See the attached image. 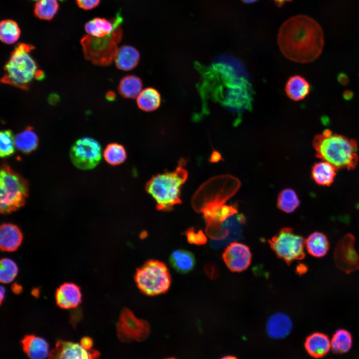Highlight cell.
<instances>
[{"label": "cell", "instance_id": "f907efd6", "mask_svg": "<svg viewBox=\"0 0 359 359\" xmlns=\"http://www.w3.org/2000/svg\"><path fill=\"white\" fill-rule=\"evenodd\" d=\"M220 359H238L234 356H228L224 357Z\"/></svg>", "mask_w": 359, "mask_h": 359}, {"label": "cell", "instance_id": "9c48e42d", "mask_svg": "<svg viewBox=\"0 0 359 359\" xmlns=\"http://www.w3.org/2000/svg\"><path fill=\"white\" fill-rule=\"evenodd\" d=\"M269 243L276 255L288 264L305 257V240L291 228H282L269 240Z\"/></svg>", "mask_w": 359, "mask_h": 359}, {"label": "cell", "instance_id": "681fc988", "mask_svg": "<svg viewBox=\"0 0 359 359\" xmlns=\"http://www.w3.org/2000/svg\"><path fill=\"white\" fill-rule=\"evenodd\" d=\"M275 2H276L277 4H281L285 2V1H287L290 0H273Z\"/></svg>", "mask_w": 359, "mask_h": 359}, {"label": "cell", "instance_id": "5bb4252c", "mask_svg": "<svg viewBox=\"0 0 359 359\" xmlns=\"http://www.w3.org/2000/svg\"><path fill=\"white\" fill-rule=\"evenodd\" d=\"M100 353L91 349L87 351L80 344L59 340L49 353V359H99Z\"/></svg>", "mask_w": 359, "mask_h": 359}, {"label": "cell", "instance_id": "4fadbf2b", "mask_svg": "<svg viewBox=\"0 0 359 359\" xmlns=\"http://www.w3.org/2000/svg\"><path fill=\"white\" fill-rule=\"evenodd\" d=\"M222 258L230 271L240 272L245 270L250 265L252 254L248 246L234 241L229 243L226 247Z\"/></svg>", "mask_w": 359, "mask_h": 359}, {"label": "cell", "instance_id": "7bdbcfd3", "mask_svg": "<svg viewBox=\"0 0 359 359\" xmlns=\"http://www.w3.org/2000/svg\"><path fill=\"white\" fill-rule=\"evenodd\" d=\"M338 80L339 82L343 85L347 84L348 82L347 76L343 73L340 74Z\"/></svg>", "mask_w": 359, "mask_h": 359}, {"label": "cell", "instance_id": "f6af8a7d", "mask_svg": "<svg viewBox=\"0 0 359 359\" xmlns=\"http://www.w3.org/2000/svg\"><path fill=\"white\" fill-rule=\"evenodd\" d=\"M0 304L2 303V302L4 301V297H5V289L4 287L1 286L0 287Z\"/></svg>", "mask_w": 359, "mask_h": 359}, {"label": "cell", "instance_id": "ee69618b", "mask_svg": "<svg viewBox=\"0 0 359 359\" xmlns=\"http://www.w3.org/2000/svg\"><path fill=\"white\" fill-rule=\"evenodd\" d=\"M44 77V73L43 71L41 70H38L35 76V79L36 80H42Z\"/></svg>", "mask_w": 359, "mask_h": 359}, {"label": "cell", "instance_id": "3957f363", "mask_svg": "<svg viewBox=\"0 0 359 359\" xmlns=\"http://www.w3.org/2000/svg\"><path fill=\"white\" fill-rule=\"evenodd\" d=\"M186 163V160L180 159L174 171L153 176L146 183V190L155 200L157 210L170 211L175 205L181 203V189L188 177L184 168Z\"/></svg>", "mask_w": 359, "mask_h": 359}, {"label": "cell", "instance_id": "2e32d148", "mask_svg": "<svg viewBox=\"0 0 359 359\" xmlns=\"http://www.w3.org/2000/svg\"><path fill=\"white\" fill-rule=\"evenodd\" d=\"M23 234L17 226L3 223L0 227V247L2 251L13 252L20 246Z\"/></svg>", "mask_w": 359, "mask_h": 359}, {"label": "cell", "instance_id": "836d02e7", "mask_svg": "<svg viewBox=\"0 0 359 359\" xmlns=\"http://www.w3.org/2000/svg\"><path fill=\"white\" fill-rule=\"evenodd\" d=\"M18 269L16 263L8 258H3L0 262V281L3 284L12 282L17 276Z\"/></svg>", "mask_w": 359, "mask_h": 359}, {"label": "cell", "instance_id": "4316f807", "mask_svg": "<svg viewBox=\"0 0 359 359\" xmlns=\"http://www.w3.org/2000/svg\"><path fill=\"white\" fill-rule=\"evenodd\" d=\"M143 82L138 76L127 75L120 81L118 90L119 94L124 98L133 99L137 98L143 90Z\"/></svg>", "mask_w": 359, "mask_h": 359}, {"label": "cell", "instance_id": "d4e9b609", "mask_svg": "<svg viewBox=\"0 0 359 359\" xmlns=\"http://www.w3.org/2000/svg\"><path fill=\"white\" fill-rule=\"evenodd\" d=\"M337 169L324 161L315 163L312 168V178L316 183L322 186H330L333 182Z\"/></svg>", "mask_w": 359, "mask_h": 359}, {"label": "cell", "instance_id": "1f68e13d", "mask_svg": "<svg viewBox=\"0 0 359 359\" xmlns=\"http://www.w3.org/2000/svg\"><path fill=\"white\" fill-rule=\"evenodd\" d=\"M105 160L109 164L116 166L123 164L127 159L125 147L120 144L112 143L106 147L103 153Z\"/></svg>", "mask_w": 359, "mask_h": 359}, {"label": "cell", "instance_id": "f5cc1de1", "mask_svg": "<svg viewBox=\"0 0 359 359\" xmlns=\"http://www.w3.org/2000/svg\"><path fill=\"white\" fill-rule=\"evenodd\" d=\"M147 234L146 232H143L141 233L140 237L142 238H145L147 236Z\"/></svg>", "mask_w": 359, "mask_h": 359}, {"label": "cell", "instance_id": "11a10c76", "mask_svg": "<svg viewBox=\"0 0 359 359\" xmlns=\"http://www.w3.org/2000/svg\"></svg>", "mask_w": 359, "mask_h": 359}, {"label": "cell", "instance_id": "60d3db41", "mask_svg": "<svg viewBox=\"0 0 359 359\" xmlns=\"http://www.w3.org/2000/svg\"><path fill=\"white\" fill-rule=\"evenodd\" d=\"M206 274L210 278L215 277L216 275V270L213 265L211 263L207 264L204 268Z\"/></svg>", "mask_w": 359, "mask_h": 359}, {"label": "cell", "instance_id": "30bf717a", "mask_svg": "<svg viewBox=\"0 0 359 359\" xmlns=\"http://www.w3.org/2000/svg\"><path fill=\"white\" fill-rule=\"evenodd\" d=\"M116 331L122 342H142L149 336L150 327L148 322L137 318L132 311L125 308L120 313Z\"/></svg>", "mask_w": 359, "mask_h": 359}, {"label": "cell", "instance_id": "cb8c5ba5", "mask_svg": "<svg viewBox=\"0 0 359 359\" xmlns=\"http://www.w3.org/2000/svg\"><path fill=\"white\" fill-rule=\"evenodd\" d=\"M169 261L172 267L178 272L186 274L192 270L195 265L194 255L184 249H177L171 254Z\"/></svg>", "mask_w": 359, "mask_h": 359}, {"label": "cell", "instance_id": "44dd1931", "mask_svg": "<svg viewBox=\"0 0 359 359\" xmlns=\"http://www.w3.org/2000/svg\"><path fill=\"white\" fill-rule=\"evenodd\" d=\"M311 86L303 76L295 75L290 77L285 85L286 96L294 101L304 99L309 94Z\"/></svg>", "mask_w": 359, "mask_h": 359}, {"label": "cell", "instance_id": "8fae6325", "mask_svg": "<svg viewBox=\"0 0 359 359\" xmlns=\"http://www.w3.org/2000/svg\"><path fill=\"white\" fill-rule=\"evenodd\" d=\"M69 155L72 164L77 168L91 170L96 167L101 160V147L94 139L83 137L73 144Z\"/></svg>", "mask_w": 359, "mask_h": 359}, {"label": "cell", "instance_id": "8992f818", "mask_svg": "<svg viewBox=\"0 0 359 359\" xmlns=\"http://www.w3.org/2000/svg\"><path fill=\"white\" fill-rule=\"evenodd\" d=\"M134 279L140 290L148 296L165 293L171 283V274L166 264L153 259L147 261L137 269Z\"/></svg>", "mask_w": 359, "mask_h": 359}, {"label": "cell", "instance_id": "83f0119b", "mask_svg": "<svg viewBox=\"0 0 359 359\" xmlns=\"http://www.w3.org/2000/svg\"><path fill=\"white\" fill-rule=\"evenodd\" d=\"M38 138L32 127H27L14 137L15 147L21 152L28 154L37 147Z\"/></svg>", "mask_w": 359, "mask_h": 359}, {"label": "cell", "instance_id": "4dcf8cb0", "mask_svg": "<svg viewBox=\"0 0 359 359\" xmlns=\"http://www.w3.org/2000/svg\"><path fill=\"white\" fill-rule=\"evenodd\" d=\"M57 0H37L33 9L34 15L40 19L51 20L57 12Z\"/></svg>", "mask_w": 359, "mask_h": 359}, {"label": "cell", "instance_id": "52a82bcc", "mask_svg": "<svg viewBox=\"0 0 359 359\" xmlns=\"http://www.w3.org/2000/svg\"><path fill=\"white\" fill-rule=\"evenodd\" d=\"M240 181L236 178L223 175L214 177L203 184L192 198V205L198 212L204 205L211 202L224 204L238 190Z\"/></svg>", "mask_w": 359, "mask_h": 359}, {"label": "cell", "instance_id": "7c38bea8", "mask_svg": "<svg viewBox=\"0 0 359 359\" xmlns=\"http://www.w3.org/2000/svg\"><path fill=\"white\" fill-rule=\"evenodd\" d=\"M355 243L354 235L346 234L338 241L334 252L336 266L346 274L359 270V254Z\"/></svg>", "mask_w": 359, "mask_h": 359}, {"label": "cell", "instance_id": "ba28073f", "mask_svg": "<svg viewBox=\"0 0 359 359\" xmlns=\"http://www.w3.org/2000/svg\"><path fill=\"white\" fill-rule=\"evenodd\" d=\"M122 36V31L118 26L109 35L95 37L87 35L82 37L81 43L85 57L93 63L107 66L115 58L118 50L117 44Z\"/></svg>", "mask_w": 359, "mask_h": 359}, {"label": "cell", "instance_id": "6da1fadb", "mask_svg": "<svg viewBox=\"0 0 359 359\" xmlns=\"http://www.w3.org/2000/svg\"><path fill=\"white\" fill-rule=\"evenodd\" d=\"M277 42L280 51L288 59L301 63H310L322 52L324 32L315 19L299 14L290 17L282 24Z\"/></svg>", "mask_w": 359, "mask_h": 359}, {"label": "cell", "instance_id": "7402d4cb", "mask_svg": "<svg viewBox=\"0 0 359 359\" xmlns=\"http://www.w3.org/2000/svg\"><path fill=\"white\" fill-rule=\"evenodd\" d=\"M140 59V53L136 48L125 45L118 49L114 61L117 68L119 69L130 71L137 66Z\"/></svg>", "mask_w": 359, "mask_h": 359}, {"label": "cell", "instance_id": "7dc6e473", "mask_svg": "<svg viewBox=\"0 0 359 359\" xmlns=\"http://www.w3.org/2000/svg\"><path fill=\"white\" fill-rule=\"evenodd\" d=\"M115 98V94L112 91L108 92L106 94V98L107 100L112 101Z\"/></svg>", "mask_w": 359, "mask_h": 359}, {"label": "cell", "instance_id": "7a4b0ae2", "mask_svg": "<svg viewBox=\"0 0 359 359\" xmlns=\"http://www.w3.org/2000/svg\"><path fill=\"white\" fill-rule=\"evenodd\" d=\"M312 144L316 157L328 162L337 170H352L358 164V143L355 139L326 129L315 136Z\"/></svg>", "mask_w": 359, "mask_h": 359}, {"label": "cell", "instance_id": "ab89813d", "mask_svg": "<svg viewBox=\"0 0 359 359\" xmlns=\"http://www.w3.org/2000/svg\"><path fill=\"white\" fill-rule=\"evenodd\" d=\"M223 161L221 154L218 151L214 150L209 159V161L211 163H217L220 161Z\"/></svg>", "mask_w": 359, "mask_h": 359}, {"label": "cell", "instance_id": "816d5d0a", "mask_svg": "<svg viewBox=\"0 0 359 359\" xmlns=\"http://www.w3.org/2000/svg\"><path fill=\"white\" fill-rule=\"evenodd\" d=\"M242 0L246 3H251V2H253L255 1H256L257 0Z\"/></svg>", "mask_w": 359, "mask_h": 359}, {"label": "cell", "instance_id": "f546056e", "mask_svg": "<svg viewBox=\"0 0 359 359\" xmlns=\"http://www.w3.org/2000/svg\"><path fill=\"white\" fill-rule=\"evenodd\" d=\"M300 204V201L296 192L291 188L283 189L278 195L277 207L285 212L290 213L294 212Z\"/></svg>", "mask_w": 359, "mask_h": 359}, {"label": "cell", "instance_id": "277c9868", "mask_svg": "<svg viewBox=\"0 0 359 359\" xmlns=\"http://www.w3.org/2000/svg\"><path fill=\"white\" fill-rule=\"evenodd\" d=\"M34 47L29 44H17L4 66L1 82L27 90L38 71L37 64L30 54Z\"/></svg>", "mask_w": 359, "mask_h": 359}, {"label": "cell", "instance_id": "f35d334b", "mask_svg": "<svg viewBox=\"0 0 359 359\" xmlns=\"http://www.w3.org/2000/svg\"><path fill=\"white\" fill-rule=\"evenodd\" d=\"M80 344L84 349L89 351L92 349L93 342L91 338L84 337L81 339Z\"/></svg>", "mask_w": 359, "mask_h": 359}, {"label": "cell", "instance_id": "f1b7e54d", "mask_svg": "<svg viewBox=\"0 0 359 359\" xmlns=\"http://www.w3.org/2000/svg\"><path fill=\"white\" fill-rule=\"evenodd\" d=\"M331 349L336 354L348 352L352 347L353 337L348 330L340 329L336 331L331 341Z\"/></svg>", "mask_w": 359, "mask_h": 359}, {"label": "cell", "instance_id": "c3c4849f", "mask_svg": "<svg viewBox=\"0 0 359 359\" xmlns=\"http://www.w3.org/2000/svg\"><path fill=\"white\" fill-rule=\"evenodd\" d=\"M352 93L351 92V91H346V92L344 93V97H346L347 99H348L349 98L350 99L352 96Z\"/></svg>", "mask_w": 359, "mask_h": 359}, {"label": "cell", "instance_id": "bcb514c9", "mask_svg": "<svg viewBox=\"0 0 359 359\" xmlns=\"http://www.w3.org/2000/svg\"><path fill=\"white\" fill-rule=\"evenodd\" d=\"M31 294L35 298H38L40 294V289L38 288H33L31 291Z\"/></svg>", "mask_w": 359, "mask_h": 359}, {"label": "cell", "instance_id": "d590c367", "mask_svg": "<svg viewBox=\"0 0 359 359\" xmlns=\"http://www.w3.org/2000/svg\"><path fill=\"white\" fill-rule=\"evenodd\" d=\"M184 234L190 244L201 245L207 242V238L201 230L196 231L193 227H190L185 232Z\"/></svg>", "mask_w": 359, "mask_h": 359}, {"label": "cell", "instance_id": "8d00e7d4", "mask_svg": "<svg viewBox=\"0 0 359 359\" xmlns=\"http://www.w3.org/2000/svg\"><path fill=\"white\" fill-rule=\"evenodd\" d=\"M238 205L237 203L232 205H223L220 210V221L223 222L228 217L237 213Z\"/></svg>", "mask_w": 359, "mask_h": 359}, {"label": "cell", "instance_id": "484cf974", "mask_svg": "<svg viewBox=\"0 0 359 359\" xmlns=\"http://www.w3.org/2000/svg\"><path fill=\"white\" fill-rule=\"evenodd\" d=\"M162 99L160 92L153 87L143 89L136 98L138 108L145 112H152L158 109Z\"/></svg>", "mask_w": 359, "mask_h": 359}, {"label": "cell", "instance_id": "db71d44e", "mask_svg": "<svg viewBox=\"0 0 359 359\" xmlns=\"http://www.w3.org/2000/svg\"><path fill=\"white\" fill-rule=\"evenodd\" d=\"M177 359L174 358H167V359Z\"/></svg>", "mask_w": 359, "mask_h": 359}, {"label": "cell", "instance_id": "603a6c76", "mask_svg": "<svg viewBox=\"0 0 359 359\" xmlns=\"http://www.w3.org/2000/svg\"><path fill=\"white\" fill-rule=\"evenodd\" d=\"M305 247L309 254L316 258H322L328 252L330 242L323 233L315 231L305 240Z\"/></svg>", "mask_w": 359, "mask_h": 359}, {"label": "cell", "instance_id": "e0dca14e", "mask_svg": "<svg viewBox=\"0 0 359 359\" xmlns=\"http://www.w3.org/2000/svg\"><path fill=\"white\" fill-rule=\"evenodd\" d=\"M122 18L118 15L112 20L105 18L95 17L85 25V30L88 35L95 37H103L110 35L120 26Z\"/></svg>", "mask_w": 359, "mask_h": 359}, {"label": "cell", "instance_id": "5b68a950", "mask_svg": "<svg viewBox=\"0 0 359 359\" xmlns=\"http://www.w3.org/2000/svg\"><path fill=\"white\" fill-rule=\"evenodd\" d=\"M0 189L1 213H10L24 205L28 195V182L7 165L0 169Z\"/></svg>", "mask_w": 359, "mask_h": 359}, {"label": "cell", "instance_id": "b9f144b4", "mask_svg": "<svg viewBox=\"0 0 359 359\" xmlns=\"http://www.w3.org/2000/svg\"><path fill=\"white\" fill-rule=\"evenodd\" d=\"M11 291L15 294H19L21 293L23 290L22 286L18 284L17 283H14L12 284L11 286Z\"/></svg>", "mask_w": 359, "mask_h": 359}, {"label": "cell", "instance_id": "d6986e66", "mask_svg": "<svg viewBox=\"0 0 359 359\" xmlns=\"http://www.w3.org/2000/svg\"><path fill=\"white\" fill-rule=\"evenodd\" d=\"M304 347L312 357L319 359L324 357L330 351L331 342L328 336L321 332H314L306 339Z\"/></svg>", "mask_w": 359, "mask_h": 359}, {"label": "cell", "instance_id": "ac0fdd59", "mask_svg": "<svg viewBox=\"0 0 359 359\" xmlns=\"http://www.w3.org/2000/svg\"><path fill=\"white\" fill-rule=\"evenodd\" d=\"M292 327V322L290 317L281 312L272 315L269 318L266 325L268 335L274 339L286 337L291 333Z\"/></svg>", "mask_w": 359, "mask_h": 359}, {"label": "cell", "instance_id": "ffe728a7", "mask_svg": "<svg viewBox=\"0 0 359 359\" xmlns=\"http://www.w3.org/2000/svg\"><path fill=\"white\" fill-rule=\"evenodd\" d=\"M22 349L30 359H45L49 355V346L43 338L27 335L21 340Z\"/></svg>", "mask_w": 359, "mask_h": 359}, {"label": "cell", "instance_id": "9a60e30c", "mask_svg": "<svg viewBox=\"0 0 359 359\" xmlns=\"http://www.w3.org/2000/svg\"><path fill=\"white\" fill-rule=\"evenodd\" d=\"M55 300L56 305L61 309L75 308L82 301L80 288L74 283H64L56 289Z\"/></svg>", "mask_w": 359, "mask_h": 359}, {"label": "cell", "instance_id": "e575fe53", "mask_svg": "<svg viewBox=\"0 0 359 359\" xmlns=\"http://www.w3.org/2000/svg\"><path fill=\"white\" fill-rule=\"evenodd\" d=\"M14 137L9 130H3L0 133V156L5 158L14 153Z\"/></svg>", "mask_w": 359, "mask_h": 359}, {"label": "cell", "instance_id": "74e56055", "mask_svg": "<svg viewBox=\"0 0 359 359\" xmlns=\"http://www.w3.org/2000/svg\"><path fill=\"white\" fill-rule=\"evenodd\" d=\"M101 0H76L78 6L84 10H90L99 5Z\"/></svg>", "mask_w": 359, "mask_h": 359}, {"label": "cell", "instance_id": "d6a6232c", "mask_svg": "<svg viewBox=\"0 0 359 359\" xmlns=\"http://www.w3.org/2000/svg\"><path fill=\"white\" fill-rule=\"evenodd\" d=\"M20 35V30L16 21L11 19H4L0 23V38L1 41L7 44L16 42Z\"/></svg>", "mask_w": 359, "mask_h": 359}]
</instances>
